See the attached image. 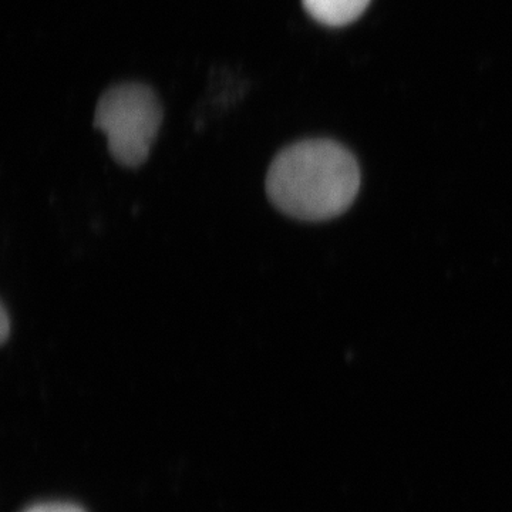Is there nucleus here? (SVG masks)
Segmentation results:
<instances>
[{
  "instance_id": "obj_2",
  "label": "nucleus",
  "mask_w": 512,
  "mask_h": 512,
  "mask_svg": "<svg viewBox=\"0 0 512 512\" xmlns=\"http://www.w3.org/2000/svg\"><path fill=\"white\" fill-rule=\"evenodd\" d=\"M163 123L156 94L143 84H120L101 96L94 128L107 136L109 153L121 167L138 168L150 157Z\"/></svg>"
},
{
  "instance_id": "obj_1",
  "label": "nucleus",
  "mask_w": 512,
  "mask_h": 512,
  "mask_svg": "<svg viewBox=\"0 0 512 512\" xmlns=\"http://www.w3.org/2000/svg\"><path fill=\"white\" fill-rule=\"evenodd\" d=\"M360 188V168L348 148L311 138L276 154L265 178L268 200L298 221L322 222L349 210Z\"/></svg>"
},
{
  "instance_id": "obj_5",
  "label": "nucleus",
  "mask_w": 512,
  "mask_h": 512,
  "mask_svg": "<svg viewBox=\"0 0 512 512\" xmlns=\"http://www.w3.org/2000/svg\"><path fill=\"white\" fill-rule=\"evenodd\" d=\"M0 323H2V326H0V333H2V336H0V342H2V345H5V343L8 342V338L10 335L9 316L8 311H6L5 305H2V315H0Z\"/></svg>"
},
{
  "instance_id": "obj_3",
  "label": "nucleus",
  "mask_w": 512,
  "mask_h": 512,
  "mask_svg": "<svg viewBox=\"0 0 512 512\" xmlns=\"http://www.w3.org/2000/svg\"><path fill=\"white\" fill-rule=\"evenodd\" d=\"M302 3L316 22L340 28L360 18L370 0H302Z\"/></svg>"
},
{
  "instance_id": "obj_4",
  "label": "nucleus",
  "mask_w": 512,
  "mask_h": 512,
  "mask_svg": "<svg viewBox=\"0 0 512 512\" xmlns=\"http://www.w3.org/2000/svg\"><path fill=\"white\" fill-rule=\"evenodd\" d=\"M23 512H86L82 507L70 503H40L26 508Z\"/></svg>"
}]
</instances>
